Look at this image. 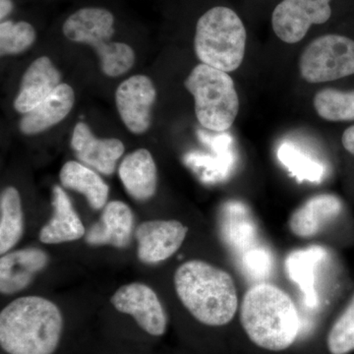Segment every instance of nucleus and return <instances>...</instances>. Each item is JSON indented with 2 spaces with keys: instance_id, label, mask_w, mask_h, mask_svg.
I'll return each mask as SVG.
<instances>
[{
  "instance_id": "1",
  "label": "nucleus",
  "mask_w": 354,
  "mask_h": 354,
  "mask_svg": "<svg viewBox=\"0 0 354 354\" xmlns=\"http://www.w3.org/2000/svg\"><path fill=\"white\" fill-rule=\"evenodd\" d=\"M174 286L184 307L204 325H227L236 314L239 295L234 279L216 266L187 261L177 268Z\"/></svg>"
},
{
  "instance_id": "2",
  "label": "nucleus",
  "mask_w": 354,
  "mask_h": 354,
  "mask_svg": "<svg viewBox=\"0 0 354 354\" xmlns=\"http://www.w3.org/2000/svg\"><path fill=\"white\" fill-rule=\"evenodd\" d=\"M62 330V312L46 298H17L0 313V346L8 354H53Z\"/></svg>"
},
{
  "instance_id": "3",
  "label": "nucleus",
  "mask_w": 354,
  "mask_h": 354,
  "mask_svg": "<svg viewBox=\"0 0 354 354\" xmlns=\"http://www.w3.org/2000/svg\"><path fill=\"white\" fill-rule=\"evenodd\" d=\"M242 328L256 346L281 351L292 346L300 330L295 302L279 286L260 283L246 291L241 307Z\"/></svg>"
},
{
  "instance_id": "4",
  "label": "nucleus",
  "mask_w": 354,
  "mask_h": 354,
  "mask_svg": "<svg viewBox=\"0 0 354 354\" xmlns=\"http://www.w3.org/2000/svg\"><path fill=\"white\" fill-rule=\"evenodd\" d=\"M246 41L245 26L228 7H213L198 20L194 50L201 64L235 71L243 62Z\"/></svg>"
},
{
  "instance_id": "5",
  "label": "nucleus",
  "mask_w": 354,
  "mask_h": 354,
  "mask_svg": "<svg viewBox=\"0 0 354 354\" xmlns=\"http://www.w3.org/2000/svg\"><path fill=\"white\" fill-rule=\"evenodd\" d=\"M184 86L194 97L195 113L203 127L216 132L232 127L239 113V97L227 72L200 64Z\"/></svg>"
},
{
  "instance_id": "6",
  "label": "nucleus",
  "mask_w": 354,
  "mask_h": 354,
  "mask_svg": "<svg viewBox=\"0 0 354 354\" xmlns=\"http://www.w3.org/2000/svg\"><path fill=\"white\" fill-rule=\"evenodd\" d=\"M302 78L308 83H325L354 74V41L341 35L314 39L299 59Z\"/></svg>"
},
{
  "instance_id": "7",
  "label": "nucleus",
  "mask_w": 354,
  "mask_h": 354,
  "mask_svg": "<svg viewBox=\"0 0 354 354\" xmlns=\"http://www.w3.org/2000/svg\"><path fill=\"white\" fill-rule=\"evenodd\" d=\"M332 0H283L272 14L274 34L286 44H297L312 25L327 22L332 16Z\"/></svg>"
},
{
  "instance_id": "8",
  "label": "nucleus",
  "mask_w": 354,
  "mask_h": 354,
  "mask_svg": "<svg viewBox=\"0 0 354 354\" xmlns=\"http://www.w3.org/2000/svg\"><path fill=\"white\" fill-rule=\"evenodd\" d=\"M114 308L128 314L149 335L160 337L167 328V316L157 293L141 283L122 286L111 297Z\"/></svg>"
},
{
  "instance_id": "9",
  "label": "nucleus",
  "mask_w": 354,
  "mask_h": 354,
  "mask_svg": "<svg viewBox=\"0 0 354 354\" xmlns=\"http://www.w3.org/2000/svg\"><path fill=\"white\" fill-rule=\"evenodd\" d=\"M156 97L155 85L146 75L131 76L116 88V108L121 120L133 134L148 131L152 123V108Z\"/></svg>"
},
{
  "instance_id": "10",
  "label": "nucleus",
  "mask_w": 354,
  "mask_h": 354,
  "mask_svg": "<svg viewBox=\"0 0 354 354\" xmlns=\"http://www.w3.org/2000/svg\"><path fill=\"white\" fill-rule=\"evenodd\" d=\"M188 228L178 221H149L137 227L138 258L146 264H158L179 250Z\"/></svg>"
},
{
  "instance_id": "11",
  "label": "nucleus",
  "mask_w": 354,
  "mask_h": 354,
  "mask_svg": "<svg viewBox=\"0 0 354 354\" xmlns=\"http://www.w3.org/2000/svg\"><path fill=\"white\" fill-rule=\"evenodd\" d=\"M62 31L69 41L88 44L99 55L113 43L114 17L106 9L85 7L67 18Z\"/></svg>"
},
{
  "instance_id": "12",
  "label": "nucleus",
  "mask_w": 354,
  "mask_h": 354,
  "mask_svg": "<svg viewBox=\"0 0 354 354\" xmlns=\"http://www.w3.org/2000/svg\"><path fill=\"white\" fill-rule=\"evenodd\" d=\"M71 146L84 165L104 176L115 171L118 160L124 153L122 141L116 138H97L86 123H77L72 134Z\"/></svg>"
},
{
  "instance_id": "13",
  "label": "nucleus",
  "mask_w": 354,
  "mask_h": 354,
  "mask_svg": "<svg viewBox=\"0 0 354 354\" xmlns=\"http://www.w3.org/2000/svg\"><path fill=\"white\" fill-rule=\"evenodd\" d=\"M60 84L62 74L53 60L48 57L37 58L22 77L14 109L24 115L48 99Z\"/></svg>"
},
{
  "instance_id": "14",
  "label": "nucleus",
  "mask_w": 354,
  "mask_h": 354,
  "mask_svg": "<svg viewBox=\"0 0 354 354\" xmlns=\"http://www.w3.org/2000/svg\"><path fill=\"white\" fill-rule=\"evenodd\" d=\"M48 263V254L35 247L2 255L0 259V291L2 295H15L25 290Z\"/></svg>"
},
{
  "instance_id": "15",
  "label": "nucleus",
  "mask_w": 354,
  "mask_h": 354,
  "mask_svg": "<svg viewBox=\"0 0 354 354\" xmlns=\"http://www.w3.org/2000/svg\"><path fill=\"white\" fill-rule=\"evenodd\" d=\"M134 218L125 203L111 201L104 206L101 218L88 228L86 241L90 245L124 248L131 241Z\"/></svg>"
},
{
  "instance_id": "16",
  "label": "nucleus",
  "mask_w": 354,
  "mask_h": 354,
  "mask_svg": "<svg viewBox=\"0 0 354 354\" xmlns=\"http://www.w3.org/2000/svg\"><path fill=\"white\" fill-rule=\"evenodd\" d=\"M342 211V202L332 194L311 197L293 212L288 221L293 234L301 239L315 236Z\"/></svg>"
},
{
  "instance_id": "17",
  "label": "nucleus",
  "mask_w": 354,
  "mask_h": 354,
  "mask_svg": "<svg viewBox=\"0 0 354 354\" xmlns=\"http://www.w3.org/2000/svg\"><path fill=\"white\" fill-rule=\"evenodd\" d=\"M118 174L128 194L137 201H147L156 194L157 165L146 149H138L123 158Z\"/></svg>"
},
{
  "instance_id": "18",
  "label": "nucleus",
  "mask_w": 354,
  "mask_h": 354,
  "mask_svg": "<svg viewBox=\"0 0 354 354\" xmlns=\"http://www.w3.org/2000/svg\"><path fill=\"white\" fill-rule=\"evenodd\" d=\"M53 216L39 232V241L46 244L75 241L86 234L80 216L73 208L64 188L55 185L53 189Z\"/></svg>"
},
{
  "instance_id": "19",
  "label": "nucleus",
  "mask_w": 354,
  "mask_h": 354,
  "mask_svg": "<svg viewBox=\"0 0 354 354\" xmlns=\"http://www.w3.org/2000/svg\"><path fill=\"white\" fill-rule=\"evenodd\" d=\"M75 104V93L68 84L62 83L57 90L37 108L24 114L19 122L21 132L37 135L62 122Z\"/></svg>"
},
{
  "instance_id": "20",
  "label": "nucleus",
  "mask_w": 354,
  "mask_h": 354,
  "mask_svg": "<svg viewBox=\"0 0 354 354\" xmlns=\"http://www.w3.org/2000/svg\"><path fill=\"white\" fill-rule=\"evenodd\" d=\"M327 251L322 246H310L297 249L288 256L286 261V272L293 283H297L304 295L305 304L317 307L319 304L315 286L317 267L325 259Z\"/></svg>"
},
{
  "instance_id": "21",
  "label": "nucleus",
  "mask_w": 354,
  "mask_h": 354,
  "mask_svg": "<svg viewBox=\"0 0 354 354\" xmlns=\"http://www.w3.org/2000/svg\"><path fill=\"white\" fill-rule=\"evenodd\" d=\"M59 178L64 187L83 194L93 209H101L106 206L109 192L108 184L88 165L69 160L62 167Z\"/></svg>"
},
{
  "instance_id": "22",
  "label": "nucleus",
  "mask_w": 354,
  "mask_h": 354,
  "mask_svg": "<svg viewBox=\"0 0 354 354\" xmlns=\"http://www.w3.org/2000/svg\"><path fill=\"white\" fill-rule=\"evenodd\" d=\"M23 234V209L19 192L7 187L0 196V254L8 253Z\"/></svg>"
},
{
  "instance_id": "23",
  "label": "nucleus",
  "mask_w": 354,
  "mask_h": 354,
  "mask_svg": "<svg viewBox=\"0 0 354 354\" xmlns=\"http://www.w3.org/2000/svg\"><path fill=\"white\" fill-rule=\"evenodd\" d=\"M313 104L323 120L333 122L354 120V90L323 88L314 97Z\"/></svg>"
},
{
  "instance_id": "24",
  "label": "nucleus",
  "mask_w": 354,
  "mask_h": 354,
  "mask_svg": "<svg viewBox=\"0 0 354 354\" xmlns=\"http://www.w3.org/2000/svg\"><path fill=\"white\" fill-rule=\"evenodd\" d=\"M37 39L35 28L25 21H2L0 24V53L4 55H19L31 48Z\"/></svg>"
},
{
  "instance_id": "25",
  "label": "nucleus",
  "mask_w": 354,
  "mask_h": 354,
  "mask_svg": "<svg viewBox=\"0 0 354 354\" xmlns=\"http://www.w3.org/2000/svg\"><path fill=\"white\" fill-rule=\"evenodd\" d=\"M327 346L330 354H348L354 351V293L333 324Z\"/></svg>"
},
{
  "instance_id": "26",
  "label": "nucleus",
  "mask_w": 354,
  "mask_h": 354,
  "mask_svg": "<svg viewBox=\"0 0 354 354\" xmlns=\"http://www.w3.org/2000/svg\"><path fill=\"white\" fill-rule=\"evenodd\" d=\"M279 160L283 162L298 180H308L311 183L321 180L324 174L322 165L313 158L304 155L290 144H283L279 148Z\"/></svg>"
},
{
  "instance_id": "27",
  "label": "nucleus",
  "mask_w": 354,
  "mask_h": 354,
  "mask_svg": "<svg viewBox=\"0 0 354 354\" xmlns=\"http://www.w3.org/2000/svg\"><path fill=\"white\" fill-rule=\"evenodd\" d=\"M227 208L230 209L235 221H236L234 223L232 220L228 218V220L232 221L227 228L228 239L234 243L232 245L239 247V248H245L253 241L254 234V228L250 221H249L248 213H246L242 218L241 221H239L242 214L245 211V208L242 206V204L232 202L228 204Z\"/></svg>"
},
{
  "instance_id": "28",
  "label": "nucleus",
  "mask_w": 354,
  "mask_h": 354,
  "mask_svg": "<svg viewBox=\"0 0 354 354\" xmlns=\"http://www.w3.org/2000/svg\"><path fill=\"white\" fill-rule=\"evenodd\" d=\"M243 265L247 272L253 278H265L271 272V255L263 249H253L244 254Z\"/></svg>"
},
{
  "instance_id": "29",
  "label": "nucleus",
  "mask_w": 354,
  "mask_h": 354,
  "mask_svg": "<svg viewBox=\"0 0 354 354\" xmlns=\"http://www.w3.org/2000/svg\"><path fill=\"white\" fill-rule=\"evenodd\" d=\"M342 143L346 151L354 156V125L344 130L342 137Z\"/></svg>"
},
{
  "instance_id": "30",
  "label": "nucleus",
  "mask_w": 354,
  "mask_h": 354,
  "mask_svg": "<svg viewBox=\"0 0 354 354\" xmlns=\"http://www.w3.org/2000/svg\"><path fill=\"white\" fill-rule=\"evenodd\" d=\"M13 10V3L11 0H0V19L3 21Z\"/></svg>"
}]
</instances>
